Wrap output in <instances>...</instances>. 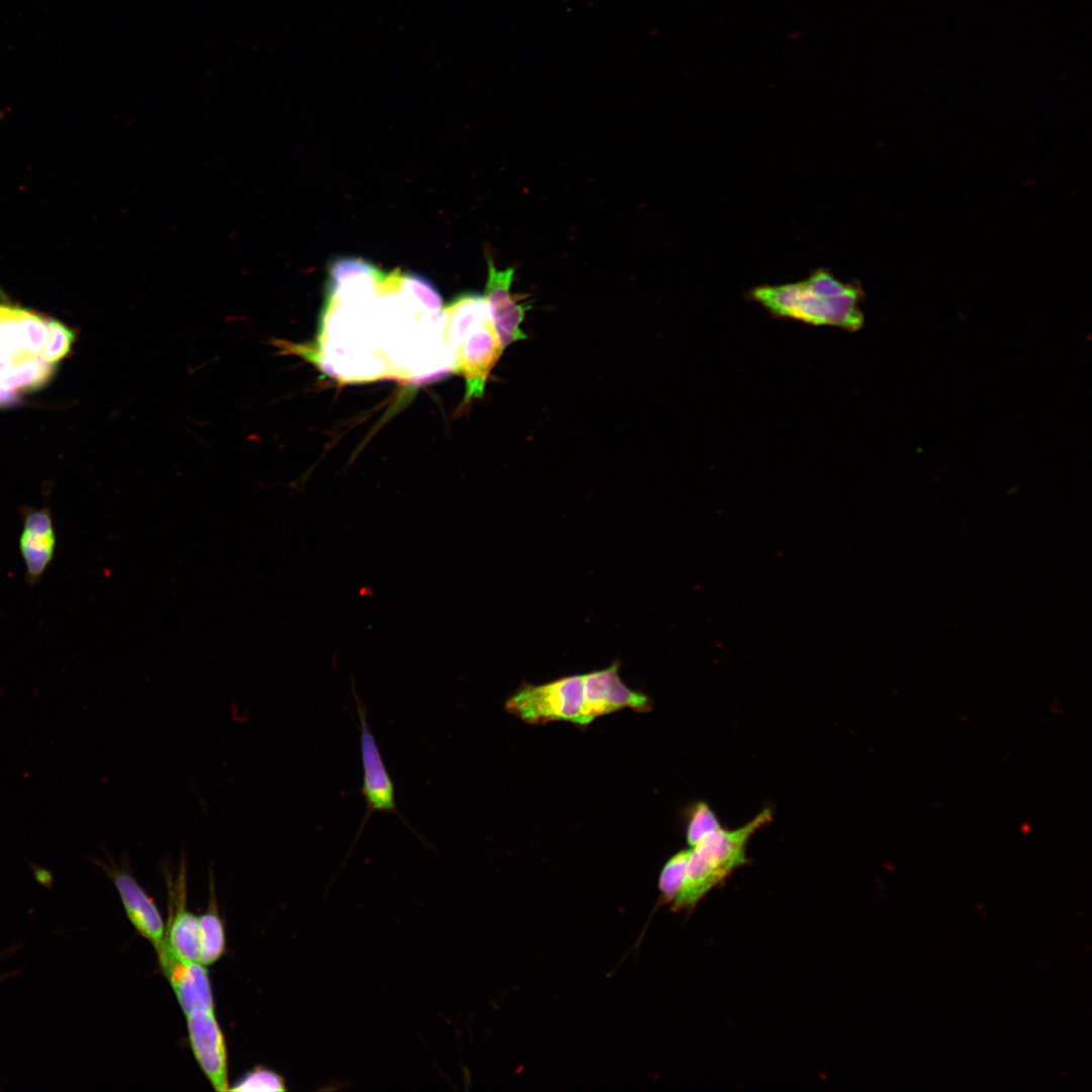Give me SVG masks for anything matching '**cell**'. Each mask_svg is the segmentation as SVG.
<instances>
[{
	"label": "cell",
	"mask_w": 1092,
	"mask_h": 1092,
	"mask_svg": "<svg viewBox=\"0 0 1092 1092\" xmlns=\"http://www.w3.org/2000/svg\"><path fill=\"white\" fill-rule=\"evenodd\" d=\"M750 294L779 317L849 332L860 330L864 323L859 307L863 297L860 287L842 282L825 269H818L799 282L758 286Z\"/></svg>",
	"instance_id": "cell-1"
},
{
	"label": "cell",
	"mask_w": 1092,
	"mask_h": 1092,
	"mask_svg": "<svg viewBox=\"0 0 1092 1092\" xmlns=\"http://www.w3.org/2000/svg\"><path fill=\"white\" fill-rule=\"evenodd\" d=\"M56 321L33 311L0 304V404L20 391L39 386L53 371L50 354Z\"/></svg>",
	"instance_id": "cell-2"
},
{
	"label": "cell",
	"mask_w": 1092,
	"mask_h": 1092,
	"mask_svg": "<svg viewBox=\"0 0 1092 1092\" xmlns=\"http://www.w3.org/2000/svg\"><path fill=\"white\" fill-rule=\"evenodd\" d=\"M772 819L768 808L736 829L722 827L690 848L681 887L670 904L674 909L696 906L713 888L747 861L750 837Z\"/></svg>",
	"instance_id": "cell-3"
},
{
	"label": "cell",
	"mask_w": 1092,
	"mask_h": 1092,
	"mask_svg": "<svg viewBox=\"0 0 1092 1092\" xmlns=\"http://www.w3.org/2000/svg\"><path fill=\"white\" fill-rule=\"evenodd\" d=\"M505 709L531 724L569 721L583 726V674L568 675L543 685L524 682Z\"/></svg>",
	"instance_id": "cell-4"
},
{
	"label": "cell",
	"mask_w": 1092,
	"mask_h": 1092,
	"mask_svg": "<svg viewBox=\"0 0 1092 1092\" xmlns=\"http://www.w3.org/2000/svg\"><path fill=\"white\" fill-rule=\"evenodd\" d=\"M444 340L453 356V371L465 380V401L482 397L487 378L504 352L489 312Z\"/></svg>",
	"instance_id": "cell-5"
},
{
	"label": "cell",
	"mask_w": 1092,
	"mask_h": 1092,
	"mask_svg": "<svg viewBox=\"0 0 1092 1092\" xmlns=\"http://www.w3.org/2000/svg\"><path fill=\"white\" fill-rule=\"evenodd\" d=\"M351 684L359 720V747L363 770L361 793L366 804L365 814L357 832L355 842L361 835L368 819L375 812L396 815L404 822L410 830L414 831L419 838H422L413 827L410 826V823L397 808L394 783L385 765L375 736L368 724L366 706L356 690L353 678L351 679Z\"/></svg>",
	"instance_id": "cell-6"
},
{
	"label": "cell",
	"mask_w": 1092,
	"mask_h": 1092,
	"mask_svg": "<svg viewBox=\"0 0 1092 1092\" xmlns=\"http://www.w3.org/2000/svg\"><path fill=\"white\" fill-rule=\"evenodd\" d=\"M620 664L613 662L609 667L583 674V726L586 727L597 717L632 709L635 712H648L652 709V700L638 691L627 687L619 674Z\"/></svg>",
	"instance_id": "cell-7"
},
{
	"label": "cell",
	"mask_w": 1092,
	"mask_h": 1092,
	"mask_svg": "<svg viewBox=\"0 0 1092 1092\" xmlns=\"http://www.w3.org/2000/svg\"><path fill=\"white\" fill-rule=\"evenodd\" d=\"M108 860L92 858L112 880L126 916L135 929L153 944L158 954L163 952L166 947L165 926L156 904L126 868L117 864L111 856H108Z\"/></svg>",
	"instance_id": "cell-8"
},
{
	"label": "cell",
	"mask_w": 1092,
	"mask_h": 1092,
	"mask_svg": "<svg viewBox=\"0 0 1092 1092\" xmlns=\"http://www.w3.org/2000/svg\"><path fill=\"white\" fill-rule=\"evenodd\" d=\"M22 528L18 549L25 566V581L30 587L38 584L50 568L57 550L58 536L53 513L47 505L40 509L18 508Z\"/></svg>",
	"instance_id": "cell-9"
},
{
	"label": "cell",
	"mask_w": 1092,
	"mask_h": 1092,
	"mask_svg": "<svg viewBox=\"0 0 1092 1092\" xmlns=\"http://www.w3.org/2000/svg\"><path fill=\"white\" fill-rule=\"evenodd\" d=\"M487 270L484 297L493 328L505 350L510 345L527 338L521 325L528 306L524 298L512 293L514 268L498 270L492 259L487 258Z\"/></svg>",
	"instance_id": "cell-10"
},
{
	"label": "cell",
	"mask_w": 1092,
	"mask_h": 1092,
	"mask_svg": "<svg viewBox=\"0 0 1092 1092\" xmlns=\"http://www.w3.org/2000/svg\"><path fill=\"white\" fill-rule=\"evenodd\" d=\"M186 1016L190 1045L201 1070L216 1091L230 1090L224 1036L213 1010Z\"/></svg>",
	"instance_id": "cell-11"
},
{
	"label": "cell",
	"mask_w": 1092,
	"mask_h": 1092,
	"mask_svg": "<svg viewBox=\"0 0 1092 1092\" xmlns=\"http://www.w3.org/2000/svg\"><path fill=\"white\" fill-rule=\"evenodd\" d=\"M158 958L186 1015L198 1010H213L212 991L204 965L176 957L167 945Z\"/></svg>",
	"instance_id": "cell-12"
},
{
	"label": "cell",
	"mask_w": 1092,
	"mask_h": 1092,
	"mask_svg": "<svg viewBox=\"0 0 1092 1092\" xmlns=\"http://www.w3.org/2000/svg\"><path fill=\"white\" fill-rule=\"evenodd\" d=\"M166 945L178 958L200 963L199 918L181 907L173 916Z\"/></svg>",
	"instance_id": "cell-13"
},
{
	"label": "cell",
	"mask_w": 1092,
	"mask_h": 1092,
	"mask_svg": "<svg viewBox=\"0 0 1092 1092\" xmlns=\"http://www.w3.org/2000/svg\"><path fill=\"white\" fill-rule=\"evenodd\" d=\"M200 963L211 965L225 950V936L222 921L216 911L209 908L199 917Z\"/></svg>",
	"instance_id": "cell-14"
},
{
	"label": "cell",
	"mask_w": 1092,
	"mask_h": 1092,
	"mask_svg": "<svg viewBox=\"0 0 1092 1092\" xmlns=\"http://www.w3.org/2000/svg\"><path fill=\"white\" fill-rule=\"evenodd\" d=\"M689 855L690 848L677 851L661 870L658 887L665 903L671 904L681 887Z\"/></svg>",
	"instance_id": "cell-15"
},
{
	"label": "cell",
	"mask_w": 1092,
	"mask_h": 1092,
	"mask_svg": "<svg viewBox=\"0 0 1092 1092\" xmlns=\"http://www.w3.org/2000/svg\"><path fill=\"white\" fill-rule=\"evenodd\" d=\"M720 827L721 825L716 814L707 803H695L689 814L687 841L692 847L706 835Z\"/></svg>",
	"instance_id": "cell-16"
},
{
	"label": "cell",
	"mask_w": 1092,
	"mask_h": 1092,
	"mask_svg": "<svg viewBox=\"0 0 1092 1092\" xmlns=\"http://www.w3.org/2000/svg\"><path fill=\"white\" fill-rule=\"evenodd\" d=\"M233 1091H285L284 1079L276 1072L265 1067H256L244 1075Z\"/></svg>",
	"instance_id": "cell-17"
},
{
	"label": "cell",
	"mask_w": 1092,
	"mask_h": 1092,
	"mask_svg": "<svg viewBox=\"0 0 1092 1092\" xmlns=\"http://www.w3.org/2000/svg\"><path fill=\"white\" fill-rule=\"evenodd\" d=\"M401 284L429 310L439 312L442 300L436 288L424 277L415 274H402Z\"/></svg>",
	"instance_id": "cell-18"
}]
</instances>
